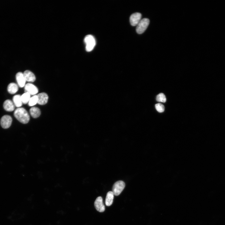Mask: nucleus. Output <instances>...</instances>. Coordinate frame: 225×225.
Listing matches in <instances>:
<instances>
[{
    "label": "nucleus",
    "mask_w": 225,
    "mask_h": 225,
    "mask_svg": "<svg viewBox=\"0 0 225 225\" xmlns=\"http://www.w3.org/2000/svg\"><path fill=\"white\" fill-rule=\"evenodd\" d=\"M14 115L19 121L23 124H26L29 121V115L24 108L20 107L17 109L15 111Z\"/></svg>",
    "instance_id": "f257e3e1"
},
{
    "label": "nucleus",
    "mask_w": 225,
    "mask_h": 225,
    "mask_svg": "<svg viewBox=\"0 0 225 225\" xmlns=\"http://www.w3.org/2000/svg\"><path fill=\"white\" fill-rule=\"evenodd\" d=\"M84 42L86 45V50L87 52L92 51L96 45V41L94 37L91 35L86 36L84 39Z\"/></svg>",
    "instance_id": "f03ea898"
},
{
    "label": "nucleus",
    "mask_w": 225,
    "mask_h": 225,
    "mask_svg": "<svg viewBox=\"0 0 225 225\" xmlns=\"http://www.w3.org/2000/svg\"><path fill=\"white\" fill-rule=\"evenodd\" d=\"M149 20L147 18L141 19L137 25L136 31L139 34L144 33L148 26L149 24Z\"/></svg>",
    "instance_id": "7ed1b4c3"
},
{
    "label": "nucleus",
    "mask_w": 225,
    "mask_h": 225,
    "mask_svg": "<svg viewBox=\"0 0 225 225\" xmlns=\"http://www.w3.org/2000/svg\"><path fill=\"white\" fill-rule=\"evenodd\" d=\"M125 187V184L122 181L116 182L114 184L112 188V192L114 195L118 196L123 191Z\"/></svg>",
    "instance_id": "20e7f679"
},
{
    "label": "nucleus",
    "mask_w": 225,
    "mask_h": 225,
    "mask_svg": "<svg viewBox=\"0 0 225 225\" xmlns=\"http://www.w3.org/2000/svg\"><path fill=\"white\" fill-rule=\"evenodd\" d=\"M12 121V117L9 115L3 116L1 120L2 127L5 129L9 128L11 125Z\"/></svg>",
    "instance_id": "39448f33"
},
{
    "label": "nucleus",
    "mask_w": 225,
    "mask_h": 225,
    "mask_svg": "<svg viewBox=\"0 0 225 225\" xmlns=\"http://www.w3.org/2000/svg\"><path fill=\"white\" fill-rule=\"evenodd\" d=\"M24 89L26 92L28 93L30 95H35L38 92V88L34 85L31 83L25 84Z\"/></svg>",
    "instance_id": "423d86ee"
},
{
    "label": "nucleus",
    "mask_w": 225,
    "mask_h": 225,
    "mask_svg": "<svg viewBox=\"0 0 225 225\" xmlns=\"http://www.w3.org/2000/svg\"><path fill=\"white\" fill-rule=\"evenodd\" d=\"M94 206L96 210L99 212H103L105 211V207L102 197H99L96 199L94 202Z\"/></svg>",
    "instance_id": "0eeeda50"
},
{
    "label": "nucleus",
    "mask_w": 225,
    "mask_h": 225,
    "mask_svg": "<svg viewBox=\"0 0 225 225\" xmlns=\"http://www.w3.org/2000/svg\"><path fill=\"white\" fill-rule=\"evenodd\" d=\"M141 14L139 13H136L132 14L130 18V22L132 26H137L141 20Z\"/></svg>",
    "instance_id": "6e6552de"
},
{
    "label": "nucleus",
    "mask_w": 225,
    "mask_h": 225,
    "mask_svg": "<svg viewBox=\"0 0 225 225\" xmlns=\"http://www.w3.org/2000/svg\"><path fill=\"white\" fill-rule=\"evenodd\" d=\"M37 96L38 104L41 105H44L47 104L49 98L47 94L45 93H42L38 94Z\"/></svg>",
    "instance_id": "1a4fd4ad"
},
{
    "label": "nucleus",
    "mask_w": 225,
    "mask_h": 225,
    "mask_svg": "<svg viewBox=\"0 0 225 225\" xmlns=\"http://www.w3.org/2000/svg\"><path fill=\"white\" fill-rule=\"evenodd\" d=\"M16 78L18 85L20 87L23 88L25 86L26 80L23 73L21 72L18 73L16 75Z\"/></svg>",
    "instance_id": "9d476101"
},
{
    "label": "nucleus",
    "mask_w": 225,
    "mask_h": 225,
    "mask_svg": "<svg viewBox=\"0 0 225 225\" xmlns=\"http://www.w3.org/2000/svg\"><path fill=\"white\" fill-rule=\"evenodd\" d=\"M23 74L26 81L30 82H33L36 80L35 75L32 72L28 70L25 71Z\"/></svg>",
    "instance_id": "9b49d317"
},
{
    "label": "nucleus",
    "mask_w": 225,
    "mask_h": 225,
    "mask_svg": "<svg viewBox=\"0 0 225 225\" xmlns=\"http://www.w3.org/2000/svg\"><path fill=\"white\" fill-rule=\"evenodd\" d=\"M3 107L6 111L8 112H12L15 109V105L14 103L10 100H6L4 102Z\"/></svg>",
    "instance_id": "f8f14e48"
},
{
    "label": "nucleus",
    "mask_w": 225,
    "mask_h": 225,
    "mask_svg": "<svg viewBox=\"0 0 225 225\" xmlns=\"http://www.w3.org/2000/svg\"><path fill=\"white\" fill-rule=\"evenodd\" d=\"M18 85L14 83L9 84L7 88L8 92L11 94H15L18 91Z\"/></svg>",
    "instance_id": "ddd939ff"
},
{
    "label": "nucleus",
    "mask_w": 225,
    "mask_h": 225,
    "mask_svg": "<svg viewBox=\"0 0 225 225\" xmlns=\"http://www.w3.org/2000/svg\"><path fill=\"white\" fill-rule=\"evenodd\" d=\"M30 113L32 117L34 118L39 117L41 115L40 110L36 107H33L30 110Z\"/></svg>",
    "instance_id": "4468645a"
},
{
    "label": "nucleus",
    "mask_w": 225,
    "mask_h": 225,
    "mask_svg": "<svg viewBox=\"0 0 225 225\" xmlns=\"http://www.w3.org/2000/svg\"><path fill=\"white\" fill-rule=\"evenodd\" d=\"M114 195L112 191H109L107 193L106 199V206H109L112 205Z\"/></svg>",
    "instance_id": "2eb2a0df"
},
{
    "label": "nucleus",
    "mask_w": 225,
    "mask_h": 225,
    "mask_svg": "<svg viewBox=\"0 0 225 225\" xmlns=\"http://www.w3.org/2000/svg\"><path fill=\"white\" fill-rule=\"evenodd\" d=\"M13 102L15 106L18 108H20L22 105L23 103L20 95H16L14 96L13 99Z\"/></svg>",
    "instance_id": "dca6fc26"
},
{
    "label": "nucleus",
    "mask_w": 225,
    "mask_h": 225,
    "mask_svg": "<svg viewBox=\"0 0 225 225\" xmlns=\"http://www.w3.org/2000/svg\"><path fill=\"white\" fill-rule=\"evenodd\" d=\"M30 95L27 92H25L21 96V99L23 104L28 103L31 98Z\"/></svg>",
    "instance_id": "f3484780"
},
{
    "label": "nucleus",
    "mask_w": 225,
    "mask_h": 225,
    "mask_svg": "<svg viewBox=\"0 0 225 225\" xmlns=\"http://www.w3.org/2000/svg\"><path fill=\"white\" fill-rule=\"evenodd\" d=\"M38 101L37 95H33L31 97L28 103V105L30 106H33L38 103Z\"/></svg>",
    "instance_id": "a211bd4d"
},
{
    "label": "nucleus",
    "mask_w": 225,
    "mask_h": 225,
    "mask_svg": "<svg viewBox=\"0 0 225 225\" xmlns=\"http://www.w3.org/2000/svg\"><path fill=\"white\" fill-rule=\"evenodd\" d=\"M156 99L158 102L163 103H165L167 101L165 95L162 93H161L158 95L156 96Z\"/></svg>",
    "instance_id": "6ab92c4d"
},
{
    "label": "nucleus",
    "mask_w": 225,
    "mask_h": 225,
    "mask_svg": "<svg viewBox=\"0 0 225 225\" xmlns=\"http://www.w3.org/2000/svg\"><path fill=\"white\" fill-rule=\"evenodd\" d=\"M155 107L159 113H162L165 111V106L161 104L158 103L156 104Z\"/></svg>",
    "instance_id": "aec40b11"
}]
</instances>
